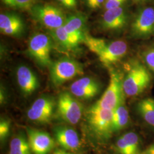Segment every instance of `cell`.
Returning a JSON list of instances; mask_svg holds the SVG:
<instances>
[{"mask_svg": "<svg viewBox=\"0 0 154 154\" xmlns=\"http://www.w3.org/2000/svg\"><path fill=\"white\" fill-rule=\"evenodd\" d=\"M91 52L97 55L103 65L109 66L120 61L126 54L128 46L122 40L107 41L86 33L83 42Z\"/></svg>", "mask_w": 154, "mask_h": 154, "instance_id": "obj_1", "label": "cell"}, {"mask_svg": "<svg viewBox=\"0 0 154 154\" xmlns=\"http://www.w3.org/2000/svg\"><path fill=\"white\" fill-rule=\"evenodd\" d=\"M114 110L103 109L94 104L86 112V121L90 131L97 140L106 142L114 134L112 117Z\"/></svg>", "mask_w": 154, "mask_h": 154, "instance_id": "obj_2", "label": "cell"}, {"mask_svg": "<svg viewBox=\"0 0 154 154\" xmlns=\"http://www.w3.org/2000/svg\"><path fill=\"white\" fill-rule=\"evenodd\" d=\"M152 78L148 69L138 61H134L129 65L123 77V86L127 97H137L148 88Z\"/></svg>", "mask_w": 154, "mask_h": 154, "instance_id": "obj_3", "label": "cell"}, {"mask_svg": "<svg viewBox=\"0 0 154 154\" xmlns=\"http://www.w3.org/2000/svg\"><path fill=\"white\" fill-rule=\"evenodd\" d=\"M124 75L115 69L110 70L109 84L100 98L95 103L100 107L114 110L125 102L123 82Z\"/></svg>", "mask_w": 154, "mask_h": 154, "instance_id": "obj_4", "label": "cell"}, {"mask_svg": "<svg viewBox=\"0 0 154 154\" xmlns=\"http://www.w3.org/2000/svg\"><path fill=\"white\" fill-rule=\"evenodd\" d=\"M83 74V66L78 62L67 57L62 58L50 65V79L54 86H60L72 78Z\"/></svg>", "mask_w": 154, "mask_h": 154, "instance_id": "obj_5", "label": "cell"}, {"mask_svg": "<svg viewBox=\"0 0 154 154\" xmlns=\"http://www.w3.org/2000/svg\"><path fill=\"white\" fill-rule=\"evenodd\" d=\"M30 11L37 21L51 31L63 26L66 21L63 11L52 4H37Z\"/></svg>", "mask_w": 154, "mask_h": 154, "instance_id": "obj_6", "label": "cell"}, {"mask_svg": "<svg viewBox=\"0 0 154 154\" xmlns=\"http://www.w3.org/2000/svg\"><path fill=\"white\" fill-rule=\"evenodd\" d=\"M57 112L61 120L70 125H75L82 117L83 107L72 94L65 91L58 96Z\"/></svg>", "mask_w": 154, "mask_h": 154, "instance_id": "obj_7", "label": "cell"}, {"mask_svg": "<svg viewBox=\"0 0 154 154\" xmlns=\"http://www.w3.org/2000/svg\"><path fill=\"white\" fill-rule=\"evenodd\" d=\"M51 48V39L44 33H35L29 40V54L42 67L50 66L52 63L50 58Z\"/></svg>", "mask_w": 154, "mask_h": 154, "instance_id": "obj_8", "label": "cell"}, {"mask_svg": "<svg viewBox=\"0 0 154 154\" xmlns=\"http://www.w3.org/2000/svg\"><path fill=\"white\" fill-rule=\"evenodd\" d=\"M55 107L54 99L42 96L36 99L27 112L28 119L38 124L46 125L51 121Z\"/></svg>", "mask_w": 154, "mask_h": 154, "instance_id": "obj_9", "label": "cell"}, {"mask_svg": "<svg viewBox=\"0 0 154 154\" xmlns=\"http://www.w3.org/2000/svg\"><path fill=\"white\" fill-rule=\"evenodd\" d=\"M132 35L138 38H147L154 34V9L144 8L138 11L131 27Z\"/></svg>", "mask_w": 154, "mask_h": 154, "instance_id": "obj_10", "label": "cell"}, {"mask_svg": "<svg viewBox=\"0 0 154 154\" xmlns=\"http://www.w3.org/2000/svg\"><path fill=\"white\" fill-rule=\"evenodd\" d=\"M26 132L33 154H49L54 148V139L48 132L32 128H28Z\"/></svg>", "mask_w": 154, "mask_h": 154, "instance_id": "obj_11", "label": "cell"}, {"mask_svg": "<svg viewBox=\"0 0 154 154\" xmlns=\"http://www.w3.org/2000/svg\"><path fill=\"white\" fill-rule=\"evenodd\" d=\"M56 142L67 151H76L81 146V140L77 131L66 125L55 126L53 130Z\"/></svg>", "mask_w": 154, "mask_h": 154, "instance_id": "obj_12", "label": "cell"}, {"mask_svg": "<svg viewBox=\"0 0 154 154\" xmlns=\"http://www.w3.org/2000/svg\"><path fill=\"white\" fill-rule=\"evenodd\" d=\"M70 93L78 98L88 100L95 97L100 90L99 82L92 77H83L72 83Z\"/></svg>", "mask_w": 154, "mask_h": 154, "instance_id": "obj_13", "label": "cell"}, {"mask_svg": "<svg viewBox=\"0 0 154 154\" xmlns=\"http://www.w3.org/2000/svg\"><path fill=\"white\" fill-rule=\"evenodd\" d=\"M16 76L18 86L25 96L32 94L39 86L38 77L28 66H19L17 70Z\"/></svg>", "mask_w": 154, "mask_h": 154, "instance_id": "obj_14", "label": "cell"}, {"mask_svg": "<svg viewBox=\"0 0 154 154\" xmlns=\"http://www.w3.org/2000/svg\"><path fill=\"white\" fill-rule=\"evenodd\" d=\"M1 33L11 37H20L25 32L22 18L14 13H1L0 14Z\"/></svg>", "mask_w": 154, "mask_h": 154, "instance_id": "obj_15", "label": "cell"}, {"mask_svg": "<svg viewBox=\"0 0 154 154\" xmlns=\"http://www.w3.org/2000/svg\"><path fill=\"white\" fill-rule=\"evenodd\" d=\"M103 28L111 30L122 29L126 25L127 16L122 7L106 10L102 19Z\"/></svg>", "mask_w": 154, "mask_h": 154, "instance_id": "obj_16", "label": "cell"}, {"mask_svg": "<svg viewBox=\"0 0 154 154\" xmlns=\"http://www.w3.org/2000/svg\"><path fill=\"white\" fill-rule=\"evenodd\" d=\"M51 34L55 41L62 47L70 50L75 49L81 43H83L85 36L67 33L62 26L51 31Z\"/></svg>", "mask_w": 154, "mask_h": 154, "instance_id": "obj_17", "label": "cell"}, {"mask_svg": "<svg viewBox=\"0 0 154 154\" xmlns=\"http://www.w3.org/2000/svg\"><path fill=\"white\" fill-rule=\"evenodd\" d=\"M86 18L81 13H76L66 17L63 28L67 33L85 36Z\"/></svg>", "mask_w": 154, "mask_h": 154, "instance_id": "obj_18", "label": "cell"}, {"mask_svg": "<svg viewBox=\"0 0 154 154\" xmlns=\"http://www.w3.org/2000/svg\"><path fill=\"white\" fill-rule=\"evenodd\" d=\"M137 110L143 121L154 128V98L148 97L139 101Z\"/></svg>", "mask_w": 154, "mask_h": 154, "instance_id": "obj_19", "label": "cell"}, {"mask_svg": "<svg viewBox=\"0 0 154 154\" xmlns=\"http://www.w3.org/2000/svg\"><path fill=\"white\" fill-rule=\"evenodd\" d=\"M130 123L128 111L125 103L118 106L114 110L112 117L113 132H119L125 128Z\"/></svg>", "mask_w": 154, "mask_h": 154, "instance_id": "obj_20", "label": "cell"}, {"mask_svg": "<svg viewBox=\"0 0 154 154\" xmlns=\"http://www.w3.org/2000/svg\"><path fill=\"white\" fill-rule=\"evenodd\" d=\"M9 154H33L28 137L22 132L14 136L10 143Z\"/></svg>", "mask_w": 154, "mask_h": 154, "instance_id": "obj_21", "label": "cell"}, {"mask_svg": "<svg viewBox=\"0 0 154 154\" xmlns=\"http://www.w3.org/2000/svg\"><path fill=\"white\" fill-rule=\"evenodd\" d=\"M5 5L16 9L30 11L38 4V0H1Z\"/></svg>", "mask_w": 154, "mask_h": 154, "instance_id": "obj_22", "label": "cell"}, {"mask_svg": "<svg viewBox=\"0 0 154 154\" xmlns=\"http://www.w3.org/2000/svg\"><path fill=\"white\" fill-rule=\"evenodd\" d=\"M122 138L129 146L134 149L135 152L139 153L140 151V140L138 135L134 132H128L122 135Z\"/></svg>", "mask_w": 154, "mask_h": 154, "instance_id": "obj_23", "label": "cell"}, {"mask_svg": "<svg viewBox=\"0 0 154 154\" xmlns=\"http://www.w3.org/2000/svg\"><path fill=\"white\" fill-rule=\"evenodd\" d=\"M115 148L119 154H137V152L126 142L125 139L120 137L116 141Z\"/></svg>", "mask_w": 154, "mask_h": 154, "instance_id": "obj_24", "label": "cell"}, {"mask_svg": "<svg viewBox=\"0 0 154 154\" xmlns=\"http://www.w3.org/2000/svg\"><path fill=\"white\" fill-rule=\"evenodd\" d=\"M143 58L147 67L154 72V48L146 50L143 53Z\"/></svg>", "mask_w": 154, "mask_h": 154, "instance_id": "obj_25", "label": "cell"}, {"mask_svg": "<svg viewBox=\"0 0 154 154\" xmlns=\"http://www.w3.org/2000/svg\"><path fill=\"white\" fill-rule=\"evenodd\" d=\"M11 130V122L9 121L1 119L0 122V139L4 141L7 138L10 133Z\"/></svg>", "mask_w": 154, "mask_h": 154, "instance_id": "obj_26", "label": "cell"}, {"mask_svg": "<svg viewBox=\"0 0 154 154\" xmlns=\"http://www.w3.org/2000/svg\"><path fill=\"white\" fill-rule=\"evenodd\" d=\"M126 1V0H109L106 1L105 2V9L108 10L110 9L122 7Z\"/></svg>", "mask_w": 154, "mask_h": 154, "instance_id": "obj_27", "label": "cell"}, {"mask_svg": "<svg viewBox=\"0 0 154 154\" xmlns=\"http://www.w3.org/2000/svg\"><path fill=\"white\" fill-rule=\"evenodd\" d=\"M61 5L69 9H72L76 8L77 0H57Z\"/></svg>", "mask_w": 154, "mask_h": 154, "instance_id": "obj_28", "label": "cell"}, {"mask_svg": "<svg viewBox=\"0 0 154 154\" xmlns=\"http://www.w3.org/2000/svg\"><path fill=\"white\" fill-rule=\"evenodd\" d=\"M104 2L105 0H86L87 5L92 9H97L100 8Z\"/></svg>", "mask_w": 154, "mask_h": 154, "instance_id": "obj_29", "label": "cell"}, {"mask_svg": "<svg viewBox=\"0 0 154 154\" xmlns=\"http://www.w3.org/2000/svg\"><path fill=\"white\" fill-rule=\"evenodd\" d=\"M139 154H154V143L150 144L143 151H140Z\"/></svg>", "mask_w": 154, "mask_h": 154, "instance_id": "obj_30", "label": "cell"}, {"mask_svg": "<svg viewBox=\"0 0 154 154\" xmlns=\"http://www.w3.org/2000/svg\"><path fill=\"white\" fill-rule=\"evenodd\" d=\"M51 154H75L63 149H56Z\"/></svg>", "mask_w": 154, "mask_h": 154, "instance_id": "obj_31", "label": "cell"}, {"mask_svg": "<svg viewBox=\"0 0 154 154\" xmlns=\"http://www.w3.org/2000/svg\"><path fill=\"white\" fill-rule=\"evenodd\" d=\"M5 93L4 91V88H2V86L1 88V91H0V103L1 104L4 103L6 100Z\"/></svg>", "mask_w": 154, "mask_h": 154, "instance_id": "obj_32", "label": "cell"}, {"mask_svg": "<svg viewBox=\"0 0 154 154\" xmlns=\"http://www.w3.org/2000/svg\"><path fill=\"white\" fill-rule=\"evenodd\" d=\"M133 1H135V2H139V3H140V2H143L147 1H149V0H133Z\"/></svg>", "mask_w": 154, "mask_h": 154, "instance_id": "obj_33", "label": "cell"}, {"mask_svg": "<svg viewBox=\"0 0 154 154\" xmlns=\"http://www.w3.org/2000/svg\"><path fill=\"white\" fill-rule=\"evenodd\" d=\"M109 1V0H105V2H106V1Z\"/></svg>", "mask_w": 154, "mask_h": 154, "instance_id": "obj_34", "label": "cell"}, {"mask_svg": "<svg viewBox=\"0 0 154 154\" xmlns=\"http://www.w3.org/2000/svg\"><path fill=\"white\" fill-rule=\"evenodd\" d=\"M139 154V153H138V154Z\"/></svg>", "mask_w": 154, "mask_h": 154, "instance_id": "obj_35", "label": "cell"}]
</instances>
